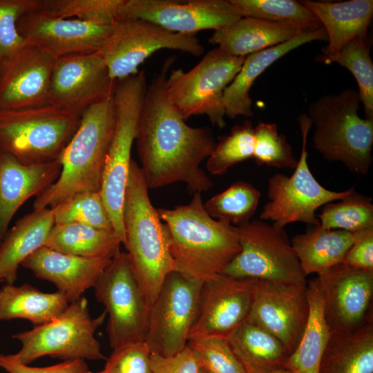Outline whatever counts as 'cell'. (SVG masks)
I'll return each instance as SVG.
<instances>
[{
    "instance_id": "cell-43",
    "label": "cell",
    "mask_w": 373,
    "mask_h": 373,
    "mask_svg": "<svg viewBox=\"0 0 373 373\" xmlns=\"http://www.w3.org/2000/svg\"><path fill=\"white\" fill-rule=\"evenodd\" d=\"M187 345L196 354L201 367L209 373H246L225 338H191Z\"/></svg>"
},
{
    "instance_id": "cell-41",
    "label": "cell",
    "mask_w": 373,
    "mask_h": 373,
    "mask_svg": "<svg viewBox=\"0 0 373 373\" xmlns=\"http://www.w3.org/2000/svg\"><path fill=\"white\" fill-rule=\"evenodd\" d=\"M259 165L294 169L298 160L284 135L279 134L274 123L259 122L254 127L253 157Z\"/></svg>"
},
{
    "instance_id": "cell-48",
    "label": "cell",
    "mask_w": 373,
    "mask_h": 373,
    "mask_svg": "<svg viewBox=\"0 0 373 373\" xmlns=\"http://www.w3.org/2000/svg\"><path fill=\"white\" fill-rule=\"evenodd\" d=\"M268 373H291L289 370H288L286 368H280L278 369L271 372H269Z\"/></svg>"
},
{
    "instance_id": "cell-5",
    "label": "cell",
    "mask_w": 373,
    "mask_h": 373,
    "mask_svg": "<svg viewBox=\"0 0 373 373\" xmlns=\"http://www.w3.org/2000/svg\"><path fill=\"white\" fill-rule=\"evenodd\" d=\"M360 103L358 91L347 88L316 99L309 105L307 115L314 128V147L323 157L366 175L372 160L373 119L359 117Z\"/></svg>"
},
{
    "instance_id": "cell-19",
    "label": "cell",
    "mask_w": 373,
    "mask_h": 373,
    "mask_svg": "<svg viewBox=\"0 0 373 373\" xmlns=\"http://www.w3.org/2000/svg\"><path fill=\"white\" fill-rule=\"evenodd\" d=\"M308 316L307 285L257 279L247 320L278 338L289 356L302 337Z\"/></svg>"
},
{
    "instance_id": "cell-12",
    "label": "cell",
    "mask_w": 373,
    "mask_h": 373,
    "mask_svg": "<svg viewBox=\"0 0 373 373\" xmlns=\"http://www.w3.org/2000/svg\"><path fill=\"white\" fill-rule=\"evenodd\" d=\"M97 300L108 315V338L114 350L145 341L149 307L133 273L126 252H119L94 287Z\"/></svg>"
},
{
    "instance_id": "cell-8",
    "label": "cell",
    "mask_w": 373,
    "mask_h": 373,
    "mask_svg": "<svg viewBox=\"0 0 373 373\" xmlns=\"http://www.w3.org/2000/svg\"><path fill=\"white\" fill-rule=\"evenodd\" d=\"M106 312L92 318L87 298L82 296L69 303L58 316L28 331L12 336L21 343L16 354H8L13 361L28 365L39 357L50 356L65 361L105 360L99 342L95 337Z\"/></svg>"
},
{
    "instance_id": "cell-51",
    "label": "cell",
    "mask_w": 373,
    "mask_h": 373,
    "mask_svg": "<svg viewBox=\"0 0 373 373\" xmlns=\"http://www.w3.org/2000/svg\"><path fill=\"white\" fill-rule=\"evenodd\" d=\"M1 281H3V280H2L1 278H0V283H1Z\"/></svg>"
},
{
    "instance_id": "cell-32",
    "label": "cell",
    "mask_w": 373,
    "mask_h": 373,
    "mask_svg": "<svg viewBox=\"0 0 373 373\" xmlns=\"http://www.w3.org/2000/svg\"><path fill=\"white\" fill-rule=\"evenodd\" d=\"M68 305L59 291L44 292L28 284L6 283L0 289V321L23 318L40 325L58 316Z\"/></svg>"
},
{
    "instance_id": "cell-3",
    "label": "cell",
    "mask_w": 373,
    "mask_h": 373,
    "mask_svg": "<svg viewBox=\"0 0 373 373\" xmlns=\"http://www.w3.org/2000/svg\"><path fill=\"white\" fill-rule=\"evenodd\" d=\"M115 122L113 95L84 111L76 132L59 157L58 178L36 197L33 210L52 208L78 193L101 191Z\"/></svg>"
},
{
    "instance_id": "cell-18",
    "label": "cell",
    "mask_w": 373,
    "mask_h": 373,
    "mask_svg": "<svg viewBox=\"0 0 373 373\" xmlns=\"http://www.w3.org/2000/svg\"><path fill=\"white\" fill-rule=\"evenodd\" d=\"M256 281V278H238L223 273L204 281L189 340L207 336L227 338L247 320Z\"/></svg>"
},
{
    "instance_id": "cell-23",
    "label": "cell",
    "mask_w": 373,
    "mask_h": 373,
    "mask_svg": "<svg viewBox=\"0 0 373 373\" xmlns=\"http://www.w3.org/2000/svg\"><path fill=\"white\" fill-rule=\"evenodd\" d=\"M61 169L59 158L44 164H25L0 151V245L17 210L54 183Z\"/></svg>"
},
{
    "instance_id": "cell-26",
    "label": "cell",
    "mask_w": 373,
    "mask_h": 373,
    "mask_svg": "<svg viewBox=\"0 0 373 373\" xmlns=\"http://www.w3.org/2000/svg\"><path fill=\"white\" fill-rule=\"evenodd\" d=\"M317 40H327L323 26L304 32L284 43L246 56L240 71L224 91L222 102L225 116L230 119L240 115L252 116V100L249 91L256 78L289 52Z\"/></svg>"
},
{
    "instance_id": "cell-49",
    "label": "cell",
    "mask_w": 373,
    "mask_h": 373,
    "mask_svg": "<svg viewBox=\"0 0 373 373\" xmlns=\"http://www.w3.org/2000/svg\"><path fill=\"white\" fill-rule=\"evenodd\" d=\"M199 373H209L208 372H207L204 369H203L202 367L200 368V372Z\"/></svg>"
},
{
    "instance_id": "cell-31",
    "label": "cell",
    "mask_w": 373,
    "mask_h": 373,
    "mask_svg": "<svg viewBox=\"0 0 373 373\" xmlns=\"http://www.w3.org/2000/svg\"><path fill=\"white\" fill-rule=\"evenodd\" d=\"M318 373H373V321L347 333H330Z\"/></svg>"
},
{
    "instance_id": "cell-7",
    "label": "cell",
    "mask_w": 373,
    "mask_h": 373,
    "mask_svg": "<svg viewBox=\"0 0 373 373\" xmlns=\"http://www.w3.org/2000/svg\"><path fill=\"white\" fill-rule=\"evenodd\" d=\"M147 83L144 71L116 80L113 98L116 122L106 157L101 195L114 231L124 242L123 206L131 149L144 106Z\"/></svg>"
},
{
    "instance_id": "cell-50",
    "label": "cell",
    "mask_w": 373,
    "mask_h": 373,
    "mask_svg": "<svg viewBox=\"0 0 373 373\" xmlns=\"http://www.w3.org/2000/svg\"><path fill=\"white\" fill-rule=\"evenodd\" d=\"M89 373H105V372L104 370L98 372H93L90 371Z\"/></svg>"
},
{
    "instance_id": "cell-10",
    "label": "cell",
    "mask_w": 373,
    "mask_h": 373,
    "mask_svg": "<svg viewBox=\"0 0 373 373\" xmlns=\"http://www.w3.org/2000/svg\"><path fill=\"white\" fill-rule=\"evenodd\" d=\"M302 134V149L296 167L291 176L276 173L268 181V202L260 214L278 228L292 222L320 225L316 210L329 202L341 200L353 187L343 191H331L322 186L313 175L307 164V139L312 124L306 113L298 117Z\"/></svg>"
},
{
    "instance_id": "cell-33",
    "label": "cell",
    "mask_w": 373,
    "mask_h": 373,
    "mask_svg": "<svg viewBox=\"0 0 373 373\" xmlns=\"http://www.w3.org/2000/svg\"><path fill=\"white\" fill-rule=\"evenodd\" d=\"M121 244L113 231L68 223L55 224L42 247L84 258H113Z\"/></svg>"
},
{
    "instance_id": "cell-38",
    "label": "cell",
    "mask_w": 373,
    "mask_h": 373,
    "mask_svg": "<svg viewBox=\"0 0 373 373\" xmlns=\"http://www.w3.org/2000/svg\"><path fill=\"white\" fill-rule=\"evenodd\" d=\"M241 17L271 22H296L322 26L317 17L294 0H229Z\"/></svg>"
},
{
    "instance_id": "cell-6",
    "label": "cell",
    "mask_w": 373,
    "mask_h": 373,
    "mask_svg": "<svg viewBox=\"0 0 373 373\" xmlns=\"http://www.w3.org/2000/svg\"><path fill=\"white\" fill-rule=\"evenodd\" d=\"M81 116L49 104L0 108V151L25 164L55 161L76 132Z\"/></svg>"
},
{
    "instance_id": "cell-16",
    "label": "cell",
    "mask_w": 373,
    "mask_h": 373,
    "mask_svg": "<svg viewBox=\"0 0 373 373\" xmlns=\"http://www.w3.org/2000/svg\"><path fill=\"white\" fill-rule=\"evenodd\" d=\"M317 278L330 333L354 332L373 321V271L341 262L317 275Z\"/></svg>"
},
{
    "instance_id": "cell-11",
    "label": "cell",
    "mask_w": 373,
    "mask_h": 373,
    "mask_svg": "<svg viewBox=\"0 0 373 373\" xmlns=\"http://www.w3.org/2000/svg\"><path fill=\"white\" fill-rule=\"evenodd\" d=\"M240 251L223 274L306 285L304 274L284 228L262 220L233 226Z\"/></svg>"
},
{
    "instance_id": "cell-22",
    "label": "cell",
    "mask_w": 373,
    "mask_h": 373,
    "mask_svg": "<svg viewBox=\"0 0 373 373\" xmlns=\"http://www.w3.org/2000/svg\"><path fill=\"white\" fill-rule=\"evenodd\" d=\"M112 259L80 257L41 247L21 265L36 277L53 283L70 303L95 287Z\"/></svg>"
},
{
    "instance_id": "cell-4",
    "label": "cell",
    "mask_w": 373,
    "mask_h": 373,
    "mask_svg": "<svg viewBox=\"0 0 373 373\" xmlns=\"http://www.w3.org/2000/svg\"><path fill=\"white\" fill-rule=\"evenodd\" d=\"M148 190L140 166L132 159L123 206V245L150 309L174 267L164 223L151 202Z\"/></svg>"
},
{
    "instance_id": "cell-47",
    "label": "cell",
    "mask_w": 373,
    "mask_h": 373,
    "mask_svg": "<svg viewBox=\"0 0 373 373\" xmlns=\"http://www.w3.org/2000/svg\"><path fill=\"white\" fill-rule=\"evenodd\" d=\"M0 367L8 373H89L84 360L65 361L47 367H31L11 359L8 354H0Z\"/></svg>"
},
{
    "instance_id": "cell-42",
    "label": "cell",
    "mask_w": 373,
    "mask_h": 373,
    "mask_svg": "<svg viewBox=\"0 0 373 373\" xmlns=\"http://www.w3.org/2000/svg\"><path fill=\"white\" fill-rule=\"evenodd\" d=\"M41 6L42 0H0V66L27 43L18 31V20Z\"/></svg>"
},
{
    "instance_id": "cell-40",
    "label": "cell",
    "mask_w": 373,
    "mask_h": 373,
    "mask_svg": "<svg viewBox=\"0 0 373 373\" xmlns=\"http://www.w3.org/2000/svg\"><path fill=\"white\" fill-rule=\"evenodd\" d=\"M124 0H42L41 8L64 19L97 25H112Z\"/></svg>"
},
{
    "instance_id": "cell-28",
    "label": "cell",
    "mask_w": 373,
    "mask_h": 373,
    "mask_svg": "<svg viewBox=\"0 0 373 373\" xmlns=\"http://www.w3.org/2000/svg\"><path fill=\"white\" fill-rule=\"evenodd\" d=\"M227 341L246 373H268L284 368L289 356L278 338L247 320Z\"/></svg>"
},
{
    "instance_id": "cell-13",
    "label": "cell",
    "mask_w": 373,
    "mask_h": 373,
    "mask_svg": "<svg viewBox=\"0 0 373 373\" xmlns=\"http://www.w3.org/2000/svg\"><path fill=\"white\" fill-rule=\"evenodd\" d=\"M160 49L179 50L200 56L204 49L195 35L174 33L149 21H117L98 52L111 77L116 81L138 72V67Z\"/></svg>"
},
{
    "instance_id": "cell-46",
    "label": "cell",
    "mask_w": 373,
    "mask_h": 373,
    "mask_svg": "<svg viewBox=\"0 0 373 373\" xmlns=\"http://www.w3.org/2000/svg\"><path fill=\"white\" fill-rule=\"evenodd\" d=\"M342 262L356 269L373 271V227L358 232Z\"/></svg>"
},
{
    "instance_id": "cell-27",
    "label": "cell",
    "mask_w": 373,
    "mask_h": 373,
    "mask_svg": "<svg viewBox=\"0 0 373 373\" xmlns=\"http://www.w3.org/2000/svg\"><path fill=\"white\" fill-rule=\"evenodd\" d=\"M55 224L52 208L33 210L7 231L0 245V278L14 284L21 262L42 247Z\"/></svg>"
},
{
    "instance_id": "cell-35",
    "label": "cell",
    "mask_w": 373,
    "mask_h": 373,
    "mask_svg": "<svg viewBox=\"0 0 373 373\" xmlns=\"http://www.w3.org/2000/svg\"><path fill=\"white\" fill-rule=\"evenodd\" d=\"M317 217L325 229L358 232L373 227V204L353 188L345 198L325 204Z\"/></svg>"
},
{
    "instance_id": "cell-2",
    "label": "cell",
    "mask_w": 373,
    "mask_h": 373,
    "mask_svg": "<svg viewBox=\"0 0 373 373\" xmlns=\"http://www.w3.org/2000/svg\"><path fill=\"white\" fill-rule=\"evenodd\" d=\"M164 222L174 271L203 283L221 274L240 251L228 222L211 218L205 211L201 193L173 209H157Z\"/></svg>"
},
{
    "instance_id": "cell-30",
    "label": "cell",
    "mask_w": 373,
    "mask_h": 373,
    "mask_svg": "<svg viewBox=\"0 0 373 373\" xmlns=\"http://www.w3.org/2000/svg\"><path fill=\"white\" fill-rule=\"evenodd\" d=\"M308 319L302 337L288 356L285 368L291 373H318L320 362L330 336L323 311V296L317 277L307 285Z\"/></svg>"
},
{
    "instance_id": "cell-9",
    "label": "cell",
    "mask_w": 373,
    "mask_h": 373,
    "mask_svg": "<svg viewBox=\"0 0 373 373\" xmlns=\"http://www.w3.org/2000/svg\"><path fill=\"white\" fill-rule=\"evenodd\" d=\"M245 59L216 47L189 71L182 68L171 70L166 82L167 95L184 120L205 115L213 126L219 128L226 126L223 93Z\"/></svg>"
},
{
    "instance_id": "cell-45",
    "label": "cell",
    "mask_w": 373,
    "mask_h": 373,
    "mask_svg": "<svg viewBox=\"0 0 373 373\" xmlns=\"http://www.w3.org/2000/svg\"><path fill=\"white\" fill-rule=\"evenodd\" d=\"M151 373H199L201 365L195 352L187 345L172 356L151 353Z\"/></svg>"
},
{
    "instance_id": "cell-1",
    "label": "cell",
    "mask_w": 373,
    "mask_h": 373,
    "mask_svg": "<svg viewBox=\"0 0 373 373\" xmlns=\"http://www.w3.org/2000/svg\"><path fill=\"white\" fill-rule=\"evenodd\" d=\"M174 60L167 59L147 86L135 141L149 189L180 182L191 193H201L213 186L200 164L217 140L209 128L189 126L169 99L167 72Z\"/></svg>"
},
{
    "instance_id": "cell-37",
    "label": "cell",
    "mask_w": 373,
    "mask_h": 373,
    "mask_svg": "<svg viewBox=\"0 0 373 373\" xmlns=\"http://www.w3.org/2000/svg\"><path fill=\"white\" fill-rule=\"evenodd\" d=\"M217 139L216 147L206 164L210 174L222 175L230 167L253 157L254 127L250 120L234 126L229 135Z\"/></svg>"
},
{
    "instance_id": "cell-20",
    "label": "cell",
    "mask_w": 373,
    "mask_h": 373,
    "mask_svg": "<svg viewBox=\"0 0 373 373\" xmlns=\"http://www.w3.org/2000/svg\"><path fill=\"white\" fill-rule=\"evenodd\" d=\"M113 25L60 18L41 7L23 15L17 21V29L28 43L46 50L57 59L73 54L98 52L111 33Z\"/></svg>"
},
{
    "instance_id": "cell-15",
    "label": "cell",
    "mask_w": 373,
    "mask_h": 373,
    "mask_svg": "<svg viewBox=\"0 0 373 373\" xmlns=\"http://www.w3.org/2000/svg\"><path fill=\"white\" fill-rule=\"evenodd\" d=\"M229 0H124L117 21L140 19L174 33L220 30L240 19Z\"/></svg>"
},
{
    "instance_id": "cell-44",
    "label": "cell",
    "mask_w": 373,
    "mask_h": 373,
    "mask_svg": "<svg viewBox=\"0 0 373 373\" xmlns=\"http://www.w3.org/2000/svg\"><path fill=\"white\" fill-rule=\"evenodd\" d=\"M151 355L145 341L127 344L113 350L103 370L105 373H151Z\"/></svg>"
},
{
    "instance_id": "cell-34",
    "label": "cell",
    "mask_w": 373,
    "mask_h": 373,
    "mask_svg": "<svg viewBox=\"0 0 373 373\" xmlns=\"http://www.w3.org/2000/svg\"><path fill=\"white\" fill-rule=\"evenodd\" d=\"M261 193L254 185L237 181L204 203L207 213L213 219L238 227L251 221Z\"/></svg>"
},
{
    "instance_id": "cell-17",
    "label": "cell",
    "mask_w": 373,
    "mask_h": 373,
    "mask_svg": "<svg viewBox=\"0 0 373 373\" xmlns=\"http://www.w3.org/2000/svg\"><path fill=\"white\" fill-rule=\"evenodd\" d=\"M116 81L98 52L56 59L48 104L82 115L92 104L113 95Z\"/></svg>"
},
{
    "instance_id": "cell-25",
    "label": "cell",
    "mask_w": 373,
    "mask_h": 373,
    "mask_svg": "<svg viewBox=\"0 0 373 373\" xmlns=\"http://www.w3.org/2000/svg\"><path fill=\"white\" fill-rule=\"evenodd\" d=\"M300 1L315 15L326 32L328 44L316 57V61L329 64L347 42L356 37L367 35L373 16L372 0Z\"/></svg>"
},
{
    "instance_id": "cell-39",
    "label": "cell",
    "mask_w": 373,
    "mask_h": 373,
    "mask_svg": "<svg viewBox=\"0 0 373 373\" xmlns=\"http://www.w3.org/2000/svg\"><path fill=\"white\" fill-rule=\"evenodd\" d=\"M52 209L55 224L77 223L114 231L100 191L78 193Z\"/></svg>"
},
{
    "instance_id": "cell-21",
    "label": "cell",
    "mask_w": 373,
    "mask_h": 373,
    "mask_svg": "<svg viewBox=\"0 0 373 373\" xmlns=\"http://www.w3.org/2000/svg\"><path fill=\"white\" fill-rule=\"evenodd\" d=\"M56 58L26 43L0 66V108L48 104V91Z\"/></svg>"
},
{
    "instance_id": "cell-29",
    "label": "cell",
    "mask_w": 373,
    "mask_h": 373,
    "mask_svg": "<svg viewBox=\"0 0 373 373\" xmlns=\"http://www.w3.org/2000/svg\"><path fill=\"white\" fill-rule=\"evenodd\" d=\"M357 233L318 225L296 234L290 242L305 276L319 275L342 262Z\"/></svg>"
},
{
    "instance_id": "cell-14",
    "label": "cell",
    "mask_w": 373,
    "mask_h": 373,
    "mask_svg": "<svg viewBox=\"0 0 373 373\" xmlns=\"http://www.w3.org/2000/svg\"><path fill=\"white\" fill-rule=\"evenodd\" d=\"M202 285L175 271L167 275L149 309L145 343L151 353L172 356L186 347Z\"/></svg>"
},
{
    "instance_id": "cell-24",
    "label": "cell",
    "mask_w": 373,
    "mask_h": 373,
    "mask_svg": "<svg viewBox=\"0 0 373 373\" xmlns=\"http://www.w3.org/2000/svg\"><path fill=\"white\" fill-rule=\"evenodd\" d=\"M321 27L296 22H271L241 17L234 23L214 31L209 42L217 45L229 55L246 57Z\"/></svg>"
},
{
    "instance_id": "cell-36",
    "label": "cell",
    "mask_w": 373,
    "mask_h": 373,
    "mask_svg": "<svg viewBox=\"0 0 373 373\" xmlns=\"http://www.w3.org/2000/svg\"><path fill=\"white\" fill-rule=\"evenodd\" d=\"M332 62L346 68L354 75L365 118L373 119V63L367 35L356 37L347 42L331 59L329 64Z\"/></svg>"
}]
</instances>
